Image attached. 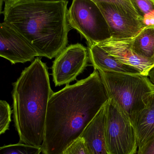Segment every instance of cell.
<instances>
[{"label": "cell", "mask_w": 154, "mask_h": 154, "mask_svg": "<svg viewBox=\"0 0 154 154\" xmlns=\"http://www.w3.org/2000/svg\"><path fill=\"white\" fill-rule=\"evenodd\" d=\"M69 26L85 38L88 46L111 38L105 18L93 0H74L67 12Z\"/></svg>", "instance_id": "52a82bcc"}, {"label": "cell", "mask_w": 154, "mask_h": 154, "mask_svg": "<svg viewBox=\"0 0 154 154\" xmlns=\"http://www.w3.org/2000/svg\"><path fill=\"white\" fill-rule=\"evenodd\" d=\"M105 18L111 38L129 39L146 27L131 0H93Z\"/></svg>", "instance_id": "8992f818"}, {"label": "cell", "mask_w": 154, "mask_h": 154, "mask_svg": "<svg viewBox=\"0 0 154 154\" xmlns=\"http://www.w3.org/2000/svg\"><path fill=\"white\" fill-rule=\"evenodd\" d=\"M131 1L142 18L154 11V0H131Z\"/></svg>", "instance_id": "e0dca14e"}, {"label": "cell", "mask_w": 154, "mask_h": 154, "mask_svg": "<svg viewBox=\"0 0 154 154\" xmlns=\"http://www.w3.org/2000/svg\"><path fill=\"white\" fill-rule=\"evenodd\" d=\"M13 86V120L19 142L41 147L48 101L54 93L46 63L36 57Z\"/></svg>", "instance_id": "3957f363"}, {"label": "cell", "mask_w": 154, "mask_h": 154, "mask_svg": "<svg viewBox=\"0 0 154 154\" xmlns=\"http://www.w3.org/2000/svg\"><path fill=\"white\" fill-rule=\"evenodd\" d=\"M132 48L141 58L154 62V26L146 27L133 38Z\"/></svg>", "instance_id": "5bb4252c"}, {"label": "cell", "mask_w": 154, "mask_h": 154, "mask_svg": "<svg viewBox=\"0 0 154 154\" xmlns=\"http://www.w3.org/2000/svg\"><path fill=\"white\" fill-rule=\"evenodd\" d=\"M109 98L112 99L134 121L146 105L154 85L148 76L98 71Z\"/></svg>", "instance_id": "277c9868"}, {"label": "cell", "mask_w": 154, "mask_h": 154, "mask_svg": "<svg viewBox=\"0 0 154 154\" xmlns=\"http://www.w3.org/2000/svg\"><path fill=\"white\" fill-rule=\"evenodd\" d=\"M4 22L37 52L49 59L68 43L67 1L5 0Z\"/></svg>", "instance_id": "7a4b0ae2"}, {"label": "cell", "mask_w": 154, "mask_h": 154, "mask_svg": "<svg viewBox=\"0 0 154 154\" xmlns=\"http://www.w3.org/2000/svg\"><path fill=\"white\" fill-rule=\"evenodd\" d=\"M133 38H110L97 45L119 63L134 67L141 75L148 76L149 71L154 66V62L143 59L134 52L132 48Z\"/></svg>", "instance_id": "30bf717a"}, {"label": "cell", "mask_w": 154, "mask_h": 154, "mask_svg": "<svg viewBox=\"0 0 154 154\" xmlns=\"http://www.w3.org/2000/svg\"><path fill=\"white\" fill-rule=\"evenodd\" d=\"M0 56L16 64L32 62L39 55L25 38L3 22L0 24Z\"/></svg>", "instance_id": "9c48e42d"}, {"label": "cell", "mask_w": 154, "mask_h": 154, "mask_svg": "<svg viewBox=\"0 0 154 154\" xmlns=\"http://www.w3.org/2000/svg\"><path fill=\"white\" fill-rule=\"evenodd\" d=\"M63 154H90L84 140L80 137L67 147Z\"/></svg>", "instance_id": "ac0fdd59"}, {"label": "cell", "mask_w": 154, "mask_h": 154, "mask_svg": "<svg viewBox=\"0 0 154 154\" xmlns=\"http://www.w3.org/2000/svg\"><path fill=\"white\" fill-rule=\"evenodd\" d=\"M88 50L90 61L95 70L128 74H141L136 68L119 63L97 44L89 46Z\"/></svg>", "instance_id": "7c38bea8"}, {"label": "cell", "mask_w": 154, "mask_h": 154, "mask_svg": "<svg viewBox=\"0 0 154 154\" xmlns=\"http://www.w3.org/2000/svg\"><path fill=\"white\" fill-rule=\"evenodd\" d=\"M90 59L89 50L80 44L65 48L53 62L52 75L56 86L69 85L86 68Z\"/></svg>", "instance_id": "ba28073f"}, {"label": "cell", "mask_w": 154, "mask_h": 154, "mask_svg": "<svg viewBox=\"0 0 154 154\" xmlns=\"http://www.w3.org/2000/svg\"><path fill=\"white\" fill-rule=\"evenodd\" d=\"M106 103L81 136L90 154H107L105 137Z\"/></svg>", "instance_id": "8fae6325"}, {"label": "cell", "mask_w": 154, "mask_h": 154, "mask_svg": "<svg viewBox=\"0 0 154 154\" xmlns=\"http://www.w3.org/2000/svg\"><path fill=\"white\" fill-rule=\"evenodd\" d=\"M138 148L154 136V92L148 98L145 108L134 119Z\"/></svg>", "instance_id": "4fadbf2b"}, {"label": "cell", "mask_w": 154, "mask_h": 154, "mask_svg": "<svg viewBox=\"0 0 154 154\" xmlns=\"http://www.w3.org/2000/svg\"><path fill=\"white\" fill-rule=\"evenodd\" d=\"M99 71L54 92L48 101L43 154H63L109 100Z\"/></svg>", "instance_id": "6da1fadb"}, {"label": "cell", "mask_w": 154, "mask_h": 154, "mask_svg": "<svg viewBox=\"0 0 154 154\" xmlns=\"http://www.w3.org/2000/svg\"><path fill=\"white\" fill-rule=\"evenodd\" d=\"M148 76H149L150 82L154 85V66L149 71Z\"/></svg>", "instance_id": "ffe728a7"}, {"label": "cell", "mask_w": 154, "mask_h": 154, "mask_svg": "<svg viewBox=\"0 0 154 154\" xmlns=\"http://www.w3.org/2000/svg\"><path fill=\"white\" fill-rule=\"evenodd\" d=\"M12 111L6 101H0V134H4L9 129L11 122Z\"/></svg>", "instance_id": "2e32d148"}, {"label": "cell", "mask_w": 154, "mask_h": 154, "mask_svg": "<svg viewBox=\"0 0 154 154\" xmlns=\"http://www.w3.org/2000/svg\"><path fill=\"white\" fill-rule=\"evenodd\" d=\"M137 154H154V136L148 140L141 147L138 148Z\"/></svg>", "instance_id": "d6986e66"}, {"label": "cell", "mask_w": 154, "mask_h": 154, "mask_svg": "<svg viewBox=\"0 0 154 154\" xmlns=\"http://www.w3.org/2000/svg\"><path fill=\"white\" fill-rule=\"evenodd\" d=\"M41 147L19 143L5 145L0 148V154H40Z\"/></svg>", "instance_id": "9a60e30c"}, {"label": "cell", "mask_w": 154, "mask_h": 154, "mask_svg": "<svg viewBox=\"0 0 154 154\" xmlns=\"http://www.w3.org/2000/svg\"><path fill=\"white\" fill-rule=\"evenodd\" d=\"M105 137L107 154H135L137 137L133 122L112 99L106 103Z\"/></svg>", "instance_id": "5b68a950"}]
</instances>
